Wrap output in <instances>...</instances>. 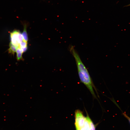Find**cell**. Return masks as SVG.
Listing matches in <instances>:
<instances>
[{"label":"cell","instance_id":"1","mask_svg":"<svg viewBox=\"0 0 130 130\" xmlns=\"http://www.w3.org/2000/svg\"><path fill=\"white\" fill-rule=\"evenodd\" d=\"M70 50L75 59L80 81L87 88L93 97L96 98L94 90L95 87L87 69L75 50L74 46H71L70 48Z\"/></svg>","mask_w":130,"mask_h":130},{"label":"cell","instance_id":"10","mask_svg":"<svg viewBox=\"0 0 130 130\" xmlns=\"http://www.w3.org/2000/svg\"><path fill=\"white\" fill-rule=\"evenodd\" d=\"M130 6V4H129L127 6Z\"/></svg>","mask_w":130,"mask_h":130},{"label":"cell","instance_id":"3","mask_svg":"<svg viewBox=\"0 0 130 130\" xmlns=\"http://www.w3.org/2000/svg\"><path fill=\"white\" fill-rule=\"evenodd\" d=\"M19 31L15 30L10 33L11 42L13 45L18 47L20 43L18 38Z\"/></svg>","mask_w":130,"mask_h":130},{"label":"cell","instance_id":"8","mask_svg":"<svg viewBox=\"0 0 130 130\" xmlns=\"http://www.w3.org/2000/svg\"><path fill=\"white\" fill-rule=\"evenodd\" d=\"M90 130H95V128L92 121L91 120L90 121Z\"/></svg>","mask_w":130,"mask_h":130},{"label":"cell","instance_id":"4","mask_svg":"<svg viewBox=\"0 0 130 130\" xmlns=\"http://www.w3.org/2000/svg\"><path fill=\"white\" fill-rule=\"evenodd\" d=\"M21 23L23 26L24 29L22 34L24 40L27 42L28 40V38L27 32V28L28 25V23L26 21L21 22Z\"/></svg>","mask_w":130,"mask_h":130},{"label":"cell","instance_id":"5","mask_svg":"<svg viewBox=\"0 0 130 130\" xmlns=\"http://www.w3.org/2000/svg\"><path fill=\"white\" fill-rule=\"evenodd\" d=\"M9 47V48L8 49L9 52L11 54L14 55L18 47L13 45L11 42L10 43Z\"/></svg>","mask_w":130,"mask_h":130},{"label":"cell","instance_id":"2","mask_svg":"<svg viewBox=\"0 0 130 130\" xmlns=\"http://www.w3.org/2000/svg\"><path fill=\"white\" fill-rule=\"evenodd\" d=\"M75 125L76 130H80L84 126L86 119L82 112L79 110L75 112Z\"/></svg>","mask_w":130,"mask_h":130},{"label":"cell","instance_id":"9","mask_svg":"<svg viewBox=\"0 0 130 130\" xmlns=\"http://www.w3.org/2000/svg\"><path fill=\"white\" fill-rule=\"evenodd\" d=\"M123 114L124 116L128 120L130 124V117L128 116L125 113H123Z\"/></svg>","mask_w":130,"mask_h":130},{"label":"cell","instance_id":"7","mask_svg":"<svg viewBox=\"0 0 130 130\" xmlns=\"http://www.w3.org/2000/svg\"><path fill=\"white\" fill-rule=\"evenodd\" d=\"M23 52H20L16 53V58L17 60L18 61L23 60V59L22 57V55Z\"/></svg>","mask_w":130,"mask_h":130},{"label":"cell","instance_id":"6","mask_svg":"<svg viewBox=\"0 0 130 130\" xmlns=\"http://www.w3.org/2000/svg\"><path fill=\"white\" fill-rule=\"evenodd\" d=\"M27 42L23 40L20 43L19 47L22 49L27 47Z\"/></svg>","mask_w":130,"mask_h":130}]
</instances>
